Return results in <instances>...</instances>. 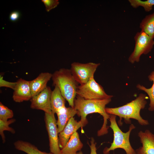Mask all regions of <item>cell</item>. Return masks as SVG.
<instances>
[{"mask_svg":"<svg viewBox=\"0 0 154 154\" xmlns=\"http://www.w3.org/2000/svg\"><path fill=\"white\" fill-rule=\"evenodd\" d=\"M111 101V99H86L77 95L74 101V108L77 111L78 116L81 117L80 121L83 127L88 123L86 119L88 115L98 113L103 116L104 122L102 127L97 132V135L100 136L107 134L109 128L108 120L111 115L106 112L105 109L106 106Z\"/></svg>","mask_w":154,"mask_h":154,"instance_id":"obj_1","label":"cell"},{"mask_svg":"<svg viewBox=\"0 0 154 154\" xmlns=\"http://www.w3.org/2000/svg\"><path fill=\"white\" fill-rule=\"evenodd\" d=\"M147 96L141 93L135 99L123 106L114 108H106V112L109 114L114 115L119 117V123L121 125L122 118L127 123H131L130 119L137 121L142 125L149 124L148 120L143 119L140 115V111L144 109L147 103Z\"/></svg>","mask_w":154,"mask_h":154,"instance_id":"obj_2","label":"cell"},{"mask_svg":"<svg viewBox=\"0 0 154 154\" xmlns=\"http://www.w3.org/2000/svg\"><path fill=\"white\" fill-rule=\"evenodd\" d=\"M53 84L57 87L68 102L69 105L74 107V101L77 95L78 83L72 75L70 69L62 68L52 74Z\"/></svg>","mask_w":154,"mask_h":154,"instance_id":"obj_3","label":"cell"},{"mask_svg":"<svg viewBox=\"0 0 154 154\" xmlns=\"http://www.w3.org/2000/svg\"><path fill=\"white\" fill-rule=\"evenodd\" d=\"M116 116L111 115L109 120L110 122L109 127L114 133L113 142L109 147H106L103 151L104 154H109L110 151L117 148L123 149L126 154H136L135 151L131 146L129 141V136L131 131L135 128L131 124L128 131L124 133L119 127L116 121Z\"/></svg>","mask_w":154,"mask_h":154,"instance_id":"obj_4","label":"cell"},{"mask_svg":"<svg viewBox=\"0 0 154 154\" xmlns=\"http://www.w3.org/2000/svg\"><path fill=\"white\" fill-rule=\"evenodd\" d=\"M134 39L135 48L128 58L129 61L132 64L139 62L141 56L149 53L154 45L153 39L141 30L136 34Z\"/></svg>","mask_w":154,"mask_h":154,"instance_id":"obj_5","label":"cell"},{"mask_svg":"<svg viewBox=\"0 0 154 154\" xmlns=\"http://www.w3.org/2000/svg\"><path fill=\"white\" fill-rule=\"evenodd\" d=\"M76 94L86 99H111L113 97L106 93L103 87L96 82L94 77L86 83L78 85Z\"/></svg>","mask_w":154,"mask_h":154,"instance_id":"obj_6","label":"cell"},{"mask_svg":"<svg viewBox=\"0 0 154 154\" xmlns=\"http://www.w3.org/2000/svg\"><path fill=\"white\" fill-rule=\"evenodd\" d=\"M99 63H82L74 62L71 64L70 70L75 80L80 84H84L94 77Z\"/></svg>","mask_w":154,"mask_h":154,"instance_id":"obj_7","label":"cell"},{"mask_svg":"<svg viewBox=\"0 0 154 154\" xmlns=\"http://www.w3.org/2000/svg\"><path fill=\"white\" fill-rule=\"evenodd\" d=\"M44 120L48 136L49 149L53 154H60L58 133L54 114L45 113Z\"/></svg>","mask_w":154,"mask_h":154,"instance_id":"obj_8","label":"cell"},{"mask_svg":"<svg viewBox=\"0 0 154 154\" xmlns=\"http://www.w3.org/2000/svg\"><path fill=\"white\" fill-rule=\"evenodd\" d=\"M52 91L50 87L47 86L42 91L33 97L30 100L31 108L42 110L45 113H51L50 97Z\"/></svg>","mask_w":154,"mask_h":154,"instance_id":"obj_9","label":"cell"},{"mask_svg":"<svg viewBox=\"0 0 154 154\" xmlns=\"http://www.w3.org/2000/svg\"><path fill=\"white\" fill-rule=\"evenodd\" d=\"M13 90L12 98L15 102L28 101L32 98L30 81L22 78L19 79L16 82Z\"/></svg>","mask_w":154,"mask_h":154,"instance_id":"obj_10","label":"cell"},{"mask_svg":"<svg viewBox=\"0 0 154 154\" xmlns=\"http://www.w3.org/2000/svg\"><path fill=\"white\" fill-rule=\"evenodd\" d=\"M142 146L135 150L136 154H154V134L149 130L138 133Z\"/></svg>","mask_w":154,"mask_h":154,"instance_id":"obj_11","label":"cell"},{"mask_svg":"<svg viewBox=\"0 0 154 154\" xmlns=\"http://www.w3.org/2000/svg\"><path fill=\"white\" fill-rule=\"evenodd\" d=\"M80 121H77L71 117L60 132L59 133V143L60 148L62 149L66 144L72 134L80 128L82 127Z\"/></svg>","mask_w":154,"mask_h":154,"instance_id":"obj_12","label":"cell"},{"mask_svg":"<svg viewBox=\"0 0 154 154\" xmlns=\"http://www.w3.org/2000/svg\"><path fill=\"white\" fill-rule=\"evenodd\" d=\"M52 74L48 72L41 73L34 80L30 81L32 98L44 90L47 86L48 82L52 78Z\"/></svg>","mask_w":154,"mask_h":154,"instance_id":"obj_13","label":"cell"},{"mask_svg":"<svg viewBox=\"0 0 154 154\" xmlns=\"http://www.w3.org/2000/svg\"><path fill=\"white\" fill-rule=\"evenodd\" d=\"M77 131L71 136L66 145L61 149L60 154H76L83 147Z\"/></svg>","mask_w":154,"mask_h":154,"instance_id":"obj_14","label":"cell"},{"mask_svg":"<svg viewBox=\"0 0 154 154\" xmlns=\"http://www.w3.org/2000/svg\"><path fill=\"white\" fill-rule=\"evenodd\" d=\"M77 113V111L74 108L70 107L64 108L56 114L58 117L56 123L58 133L62 131L70 119Z\"/></svg>","mask_w":154,"mask_h":154,"instance_id":"obj_15","label":"cell"},{"mask_svg":"<svg viewBox=\"0 0 154 154\" xmlns=\"http://www.w3.org/2000/svg\"><path fill=\"white\" fill-rule=\"evenodd\" d=\"M66 100L62 95L59 88L54 86L52 91L50 97V104L52 112L56 114L61 109L66 107Z\"/></svg>","mask_w":154,"mask_h":154,"instance_id":"obj_16","label":"cell"},{"mask_svg":"<svg viewBox=\"0 0 154 154\" xmlns=\"http://www.w3.org/2000/svg\"><path fill=\"white\" fill-rule=\"evenodd\" d=\"M17 150L24 152L27 154H53L40 151L35 145L31 143L22 140H18L14 143Z\"/></svg>","mask_w":154,"mask_h":154,"instance_id":"obj_17","label":"cell"},{"mask_svg":"<svg viewBox=\"0 0 154 154\" xmlns=\"http://www.w3.org/2000/svg\"><path fill=\"white\" fill-rule=\"evenodd\" d=\"M139 27L141 31L154 38V12L146 15L141 21Z\"/></svg>","mask_w":154,"mask_h":154,"instance_id":"obj_18","label":"cell"},{"mask_svg":"<svg viewBox=\"0 0 154 154\" xmlns=\"http://www.w3.org/2000/svg\"><path fill=\"white\" fill-rule=\"evenodd\" d=\"M149 80L153 82V84L151 87L149 88H147L139 84H138L137 88L139 90L145 92L148 95L150 103L148 110L150 111H154V71L152 72L148 77Z\"/></svg>","mask_w":154,"mask_h":154,"instance_id":"obj_19","label":"cell"},{"mask_svg":"<svg viewBox=\"0 0 154 154\" xmlns=\"http://www.w3.org/2000/svg\"><path fill=\"white\" fill-rule=\"evenodd\" d=\"M131 5L134 8L142 7L145 11L149 12L151 10L154 6V0H147L142 1L140 0H128Z\"/></svg>","mask_w":154,"mask_h":154,"instance_id":"obj_20","label":"cell"},{"mask_svg":"<svg viewBox=\"0 0 154 154\" xmlns=\"http://www.w3.org/2000/svg\"><path fill=\"white\" fill-rule=\"evenodd\" d=\"M16 120L15 119H11L7 121L0 119V134L1 136L3 143L5 141V137L4 133L5 131H8L14 134L15 131L13 128L9 126V125L14 123Z\"/></svg>","mask_w":154,"mask_h":154,"instance_id":"obj_21","label":"cell"},{"mask_svg":"<svg viewBox=\"0 0 154 154\" xmlns=\"http://www.w3.org/2000/svg\"><path fill=\"white\" fill-rule=\"evenodd\" d=\"M13 111L0 102V119L7 121L13 117Z\"/></svg>","mask_w":154,"mask_h":154,"instance_id":"obj_22","label":"cell"},{"mask_svg":"<svg viewBox=\"0 0 154 154\" xmlns=\"http://www.w3.org/2000/svg\"><path fill=\"white\" fill-rule=\"evenodd\" d=\"M41 1L44 3L46 10L47 12L56 7L59 4L58 0H42Z\"/></svg>","mask_w":154,"mask_h":154,"instance_id":"obj_23","label":"cell"},{"mask_svg":"<svg viewBox=\"0 0 154 154\" xmlns=\"http://www.w3.org/2000/svg\"><path fill=\"white\" fill-rule=\"evenodd\" d=\"M2 75H0V87H6L10 88L13 90H14L16 84V82H11L6 81L3 79Z\"/></svg>","mask_w":154,"mask_h":154,"instance_id":"obj_24","label":"cell"},{"mask_svg":"<svg viewBox=\"0 0 154 154\" xmlns=\"http://www.w3.org/2000/svg\"><path fill=\"white\" fill-rule=\"evenodd\" d=\"M90 145L88 144L90 146V154H97L96 152L97 149L96 147V143L95 142L94 139L92 138L90 141ZM76 154H83L82 152L80 151L77 152Z\"/></svg>","mask_w":154,"mask_h":154,"instance_id":"obj_25","label":"cell"},{"mask_svg":"<svg viewBox=\"0 0 154 154\" xmlns=\"http://www.w3.org/2000/svg\"><path fill=\"white\" fill-rule=\"evenodd\" d=\"M20 13L17 11H14L12 12L9 15V19L12 21H15L19 18Z\"/></svg>","mask_w":154,"mask_h":154,"instance_id":"obj_26","label":"cell"}]
</instances>
